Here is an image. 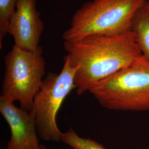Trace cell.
<instances>
[{
  "label": "cell",
  "instance_id": "1",
  "mask_svg": "<svg viewBox=\"0 0 149 149\" xmlns=\"http://www.w3.org/2000/svg\"><path fill=\"white\" fill-rule=\"evenodd\" d=\"M64 48L67 53L64 58L76 69L74 84L79 96L142 56L132 31L117 35L94 34L64 41Z\"/></svg>",
  "mask_w": 149,
  "mask_h": 149
},
{
  "label": "cell",
  "instance_id": "2",
  "mask_svg": "<svg viewBox=\"0 0 149 149\" xmlns=\"http://www.w3.org/2000/svg\"><path fill=\"white\" fill-rule=\"evenodd\" d=\"M146 0H92L75 11L64 41L87 36L117 35L132 31L134 17Z\"/></svg>",
  "mask_w": 149,
  "mask_h": 149
},
{
  "label": "cell",
  "instance_id": "3",
  "mask_svg": "<svg viewBox=\"0 0 149 149\" xmlns=\"http://www.w3.org/2000/svg\"><path fill=\"white\" fill-rule=\"evenodd\" d=\"M102 106L123 111H149V60L141 56L89 90Z\"/></svg>",
  "mask_w": 149,
  "mask_h": 149
},
{
  "label": "cell",
  "instance_id": "4",
  "mask_svg": "<svg viewBox=\"0 0 149 149\" xmlns=\"http://www.w3.org/2000/svg\"><path fill=\"white\" fill-rule=\"evenodd\" d=\"M5 72L1 95L11 101H18L20 108L32 112L34 100L45 74L43 49L23 50L13 46L5 58Z\"/></svg>",
  "mask_w": 149,
  "mask_h": 149
},
{
  "label": "cell",
  "instance_id": "5",
  "mask_svg": "<svg viewBox=\"0 0 149 149\" xmlns=\"http://www.w3.org/2000/svg\"><path fill=\"white\" fill-rule=\"evenodd\" d=\"M64 60L60 73L49 72L34 100L32 111L36 117L38 135L47 141H61L63 133L57 125V114L65 98L76 88V69L70 65L67 59Z\"/></svg>",
  "mask_w": 149,
  "mask_h": 149
},
{
  "label": "cell",
  "instance_id": "6",
  "mask_svg": "<svg viewBox=\"0 0 149 149\" xmlns=\"http://www.w3.org/2000/svg\"><path fill=\"white\" fill-rule=\"evenodd\" d=\"M43 30L44 24L36 7V0H17L8 27V34L14 38V45L23 50L36 51L40 47Z\"/></svg>",
  "mask_w": 149,
  "mask_h": 149
},
{
  "label": "cell",
  "instance_id": "7",
  "mask_svg": "<svg viewBox=\"0 0 149 149\" xmlns=\"http://www.w3.org/2000/svg\"><path fill=\"white\" fill-rule=\"evenodd\" d=\"M0 112L11 130L7 149H43L38 138L36 117L15 106L14 102L0 97Z\"/></svg>",
  "mask_w": 149,
  "mask_h": 149
},
{
  "label": "cell",
  "instance_id": "8",
  "mask_svg": "<svg viewBox=\"0 0 149 149\" xmlns=\"http://www.w3.org/2000/svg\"><path fill=\"white\" fill-rule=\"evenodd\" d=\"M132 31L134 33L142 55L149 60V1H146L134 17Z\"/></svg>",
  "mask_w": 149,
  "mask_h": 149
},
{
  "label": "cell",
  "instance_id": "9",
  "mask_svg": "<svg viewBox=\"0 0 149 149\" xmlns=\"http://www.w3.org/2000/svg\"><path fill=\"white\" fill-rule=\"evenodd\" d=\"M61 141L73 149H106L96 141L80 137L71 128L63 133Z\"/></svg>",
  "mask_w": 149,
  "mask_h": 149
},
{
  "label": "cell",
  "instance_id": "10",
  "mask_svg": "<svg viewBox=\"0 0 149 149\" xmlns=\"http://www.w3.org/2000/svg\"><path fill=\"white\" fill-rule=\"evenodd\" d=\"M17 0H0V48L6 35L8 34L9 21L16 8Z\"/></svg>",
  "mask_w": 149,
  "mask_h": 149
},
{
  "label": "cell",
  "instance_id": "11",
  "mask_svg": "<svg viewBox=\"0 0 149 149\" xmlns=\"http://www.w3.org/2000/svg\"><path fill=\"white\" fill-rule=\"evenodd\" d=\"M42 147H43V149H47L46 148V147L44 145H42Z\"/></svg>",
  "mask_w": 149,
  "mask_h": 149
}]
</instances>
